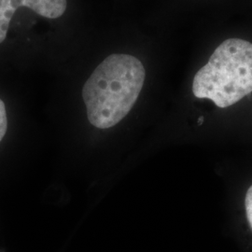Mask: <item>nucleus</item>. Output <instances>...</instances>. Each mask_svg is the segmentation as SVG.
Wrapping results in <instances>:
<instances>
[{"mask_svg":"<svg viewBox=\"0 0 252 252\" xmlns=\"http://www.w3.org/2000/svg\"><path fill=\"white\" fill-rule=\"evenodd\" d=\"M145 78L144 65L135 56L114 54L107 57L82 89L91 125L107 129L119 124L135 105Z\"/></svg>","mask_w":252,"mask_h":252,"instance_id":"f257e3e1","label":"nucleus"},{"mask_svg":"<svg viewBox=\"0 0 252 252\" xmlns=\"http://www.w3.org/2000/svg\"><path fill=\"white\" fill-rule=\"evenodd\" d=\"M192 93L221 108L252 93V43L241 38L223 41L195 74Z\"/></svg>","mask_w":252,"mask_h":252,"instance_id":"f03ea898","label":"nucleus"},{"mask_svg":"<svg viewBox=\"0 0 252 252\" xmlns=\"http://www.w3.org/2000/svg\"><path fill=\"white\" fill-rule=\"evenodd\" d=\"M22 7L31 9L45 18L57 19L65 12L67 0H0V44L6 39L15 10Z\"/></svg>","mask_w":252,"mask_h":252,"instance_id":"7ed1b4c3","label":"nucleus"},{"mask_svg":"<svg viewBox=\"0 0 252 252\" xmlns=\"http://www.w3.org/2000/svg\"><path fill=\"white\" fill-rule=\"evenodd\" d=\"M8 127V120H7V113L5 104L2 100L0 99V141L4 137L7 132Z\"/></svg>","mask_w":252,"mask_h":252,"instance_id":"20e7f679","label":"nucleus"},{"mask_svg":"<svg viewBox=\"0 0 252 252\" xmlns=\"http://www.w3.org/2000/svg\"><path fill=\"white\" fill-rule=\"evenodd\" d=\"M245 207H246L247 218L252 229V185L247 191V195L245 199Z\"/></svg>","mask_w":252,"mask_h":252,"instance_id":"39448f33","label":"nucleus"}]
</instances>
